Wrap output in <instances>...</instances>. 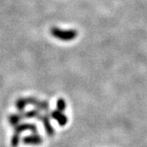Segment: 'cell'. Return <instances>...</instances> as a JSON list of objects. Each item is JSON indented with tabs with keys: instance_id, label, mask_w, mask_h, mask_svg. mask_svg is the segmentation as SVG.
I'll return each mask as SVG.
<instances>
[{
	"instance_id": "1",
	"label": "cell",
	"mask_w": 147,
	"mask_h": 147,
	"mask_svg": "<svg viewBox=\"0 0 147 147\" xmlns=\"http://www.w3.org/2000/svg\"><path fill=\"white\" fill-rule=\"evenodd\" d=\"M42 137L37 135H33V136H30V137H25L24 138V142L26 144H33V145H38L42 143Z\"/></svg>"
},
{
	"instance_id": "2",
	"label": "cell",
	"mask_w": 147,
	"mask_h": 147,
	"mask_svg": "<svg viewBox=\"0 0 147 147\" xmlns=\"http://www.w3.org/2000/svg\"><path fill=\"white\" fill-rule=\"evenodd\" d=\"M54 119H56L58 121V123L61 124V125H65L66 123H67V118L66 116H65L60 111H55L53 112V115H52Z\"/></svg>"
},
{
	"instance_id": "3",
	"label": "cell",
	"mask_w": 147,
	"mask_h": 147,
	"mask_svg": "<svg viewBox=\"0 0 147 147\" xmlns=\"http://www.w3.org/2000/svg\"><path fill=\"white\" fill-rule=\"evenodd\" d=\"M27 102L26 100H25V99H21V100H17V103H16V105H17V107H18V109L19 110H22L24 108V106L26 105Z\"/></svg>"
},
{
	"instance_id": "4",
	"label": "cell",
	"mask_w": 147,
	"mask_h": 147,
	"mask_svg": "<svg viewBox=\"0 0 147 147\" xmlns=\"http://www.w3.org/2000/svg\"><path fill=\"white\" fill-rule=\"evenodd\" d=\"M57 108L60 111H62V110H64L65 109V101H64L63 100H58Z\"/></svg>"
}]
</instances>
